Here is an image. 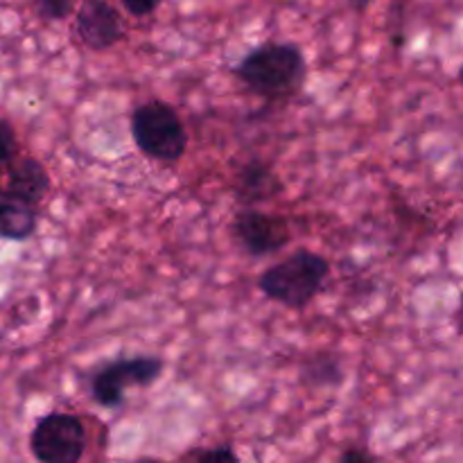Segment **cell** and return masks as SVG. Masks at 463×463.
<instances>
[{"label":"cell","mask_w":463,"mask_h":463,"mask_svg":"<svg viewBox=\"0 0 463 463\" xmlns=\"http://www.w3.org/2000/svg\"><path fill=\"white\" fill-rule=\"evenodd\" d=\"M233 75L244 89L260 98L285 99L306 84L307 61L298 45L269 41L249 50L233 68Z\"/></svg>","instance_id":"1"},{"label":"cell","mask_w":463,"mask_h":463,"mask_svg":"<svg viewBox=\"0 0 463 463\" xmlns=\"http://www.w3.org/2000/svg\"><path fill=\"white\" fill-rule=\"evenodd\" d=\"M330 276V262L310 249H298L292 256L265 269L258 279V289L269 301L289 310H303L324 289Z\"/></svg>","instance_id":"2"},{"label":"cell","mask_w":463,"mask_h":463,"mask_svg":"<svg viewBox=\"0 0 463 463\" xmlns=\"http://www.w3.org/2000/svg\"><path fill=\"white\" fill-rule=\"evenodd\" d=\"M131 138L145 156L165 165L181 161L188 149L184 120L176 109L163 99H149L136 107L131 113Z\"/></svg>","instance_id":"3"},{"label":"cell","mask_w":463,"mask_h":463,"mask_svg":"<svg viewBox=\"0 0 463 463\" xmlns=\"http://www.w3.org/2000/svg\"><path fill=\"white\" fill-rule=\"evenodd\" d=\"M163 366L165 364L156 355H134L109 362L95 371L90 380V396L99 407L118 410L125 402L129 389L152 387L161 378Z\"/></svg>","instance_id":"4"},{"label":"cell","mask_w":463,"mask_h":463,"mask_svg":"<svg viewBox=\"0 0 463 463\" xmlns=\"http://www.w3.org/2000/svg\"><path fill=\"white\" fill-rule=\"evenodd\" d=\"M30 450L39 463H80L86 450L84 423L75 414L52 411L32 430Z\"/></svg>","instance_id":"5"},{"label":"cell","mask_w":463,"mask_h":463,"mask_svg":"<svg viewBox=\"0 0 463 463\" xmlns=\"http://www.w3.org/2000/svg\"><path fill=\"white\" fill-rule=\"evenodd\" d=\"M231 231L242 251L251 258H265L283 251V247H288L292 240L285 217L262 213L258 208H242L235 215Z\"/></svg>","instance_id":"6"},{"label":"cell","mask_w":463,"mask_h":463,"mask_svg":"<svg viewBox=\"0 0 463 463\" xmlns=\"http://www.w3.org/2000/svg\"><path fill=\"white\" fill-rule=\"evenodd\" d=\"M75 30L81 43L90 50H109L125 36L118 9L107 0H84L77 9Z\"/></svg>","instance_id":"7"},{"label":"cell","mask_w":463,"mask_h":463,"mask_svg":"<svg viewBox=\"0 0 463 463\" xmlns=\"http://www.w3.org/2000/svg\"><path fill=\"white\" fill-rule=\"evenodd\" d=\"M283 193L280 176L265 161H249L235 176V197L242 206L251 208L256 203L271 202Z\"/></svg>","instance_id":"8"},{"label":"cell","mask_w":463,"mask_h":463,"mask_svg":"<svg viewBox=\"0 0 463 463\" xmlns=\"http://www.w3.org/2000/svg\"><path fill=\"white\" fill-rule=\"evenodd\" d=\"M7 190L16 199H21L27 206H39L50 190V176L41 161L25 156L12 163L7 175Z\"/></svg>","instance_id":"9"},{"label":"cell","mask_w":463,"mask_h":463,"mask_svg":"<svg viewBox=\"0 0 463 463\" xmlns=\"http://www.w3.org/2000/svg\"><path fill=\"white\" fill-rule=\"evenodd\" d=\"M36 224H39L36 208L27 206L21 199L0 188V240H12V242L30 240Z\"/></svg>","instance_id":"10"},{"label":"cell","mask_w":463,"mask_h":463,"mask_svg":"<svg viewBox=\"0 0 463 463\" xmlns=\"http://www.w3.org/2000/svg\"><path fill=\"white\" fill-rule=\"evenodd\" d=\"M181 463H240V457L229 443H222L213 448H194L181 457Z\"/></svg>","instance_id":"11"},{"label":"cell","mask_w":463,"mask_h":463,"mask_svg":"<svg viewBox=\"0 0 463 463\" xmlns=\"http://www.w3.org/2000/svg\"><path fill=\"white\" fill-rule=\"evenodd\" d=\"M34 5L43 21H63L75 7V0H36Z\"/></svg>","instance_id":"12"},{"label":"cell","mask_w":463,"mask_h":463,"mask_svg":"<svg viewBox=\"0 0 463 463\" xmlns=\"http://www.w3.org/2000/svg\"><path fill=\"white\" fill-rule=\"evenodd\" d=\"M14 154H16V134L9 122L0 120V167L7 165Z\"/></svg>","instance_id":"13"},{"label":"cell","mask_w":463,"mask_h":463,"mask_svg":"<svg viewBox=\"0 0 463 463\" xmlns=\"http://www.w3.org/2000/svg\"><path fill=\"white\" fill-rule=\"evenodd\" d=\"M122 7L136 18L149 16V14L156 12V7L161 5V0H120Z\"/></svg>","instance_id":"14"},{"label":"cell","mask_w":463,"mask_h":463,"mask_svg":"<svg viewBox=\"0 0 463 463\" xmlns=\"http://www.w3.org/2000/svg\"><path fill=\"white\" fill-rule=\"evenodd\" d=\"M337 463H378L375 461V457L371 455L369 450H364V448H348V450L342 452V457H339Z\"/></svg>","instance_id":"15"},{"label":"cell","mask_w":463,"mask_h":463,"mask_svg":"<svg viewBox=\"0 0 463 463\" xmlns=\"http://www.w3.org/2000/svg\"><path fill=\"white\" fill-rule=\"evenodd\" d=\"M138 463H163V461L154 459V457H143V459H138Z\"/></svg>","instance_id":"16"}]
</instances>
